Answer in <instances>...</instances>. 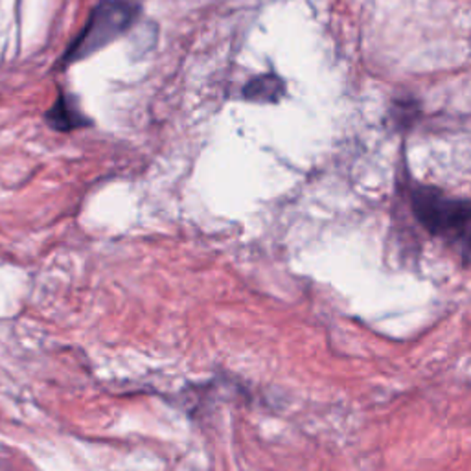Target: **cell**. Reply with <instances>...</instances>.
Wrapping results in <instances>:
<instances>
[{"mask_svg":"<svg viewBox=\"0 0 471 471\" xmlns=\"http://www.w3.org/2000/svg\"><path fill=\"white\" fill-rule=\"evenodd\" d=\"M411 209L418 223L435 238L444 240L458 251L462 263L469 262V221L471 207L467 200L451 198L446 191L418 184L411 190Z\"/></svg>","mask_w":471,"mask_h":471,"instance_id":"1","label":"cell"},{"mask_svg":"<svg viewBox=\"0 0 471 471\" xmlns=\"http://www.w3.org/2000/svg\"><path fill=\"white\" fill-rule=\"evenodd\" d=\"M138 13L140 8L133 0H102L93 10L85 28L65 52L63 65L85 59L112 43L114 39L124 35L133 26Z\"/></svg>","mask_w":471,"mask_h":471,"instance_id":"2","label":"cell"},{"mask_svg":"<svg viewBox=\"0 0 471 471\" xmlns=\"http://www.w3.org/2000/svg\"><path fill=\"white\" fill-rule=\"evenodd\" d=\"M47 122L58 131H72L91 124L87 116H84L82 111L77 109L74 98L68 94H61L58 98L54 107L47 112Z\"/></svg>","mask_w":471,"mask_h":471,"instance_id":"3","label":"cell"},{"mask_svg":"<svg viewBox=\"0 0 471 471\" xmlns=\"http://www.w3.org/2000/svg\"><path fill=\"white\" fill-rule=\"evenodd\" d=\"M282 94H284V82L274 74L258 76L244 87V96L251 102L277 103L282 98Z\"/></svg>","mask_w":471,"mask_h":471,"instance_id":"4","label":"cell"}]
</instances>
